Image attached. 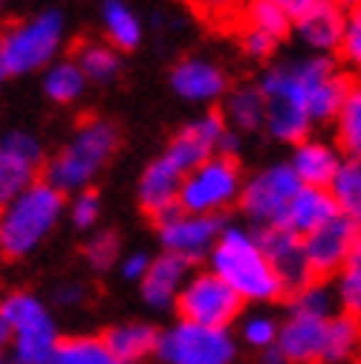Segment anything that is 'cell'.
<instances>
[{
  "label": "cell",
  "mask_w": 361,
  "mask_h": 364,
  "mask_svg": "<svg viewBox=\"0 0 361 364\" xmlns=\"http://www.w3.org/2000/svg\"><path fill=\"white\" fill-rule=\"evenodd\" d=\"M208 266L225 287L235 289L243 304H269L284 295V284L263 255L257 232L246 229V225H222L208 255Z\"/></svg>",
  "instance_id": "obj_1"
},
{
  "label": "cell",
  "mask_w": 361,
  "mask_h": 364,
  "mask_svg": "<svg viewBox=\"0 0 361 364\" xmlns=\"http://www.w3.org/2000/svg\"><path fill=\"white\" fill-rule=\"evenodd\" d=\"M64 214V194L47 179H35L15 200L0 208V255L18 260L32 255L53 235Z\"/></svg>",
  "instance_id": "obj_2"
},
{
  "label": "cell",
  "mask_w": 361,
  "mask_h": 364,
  "mask_svg": "<svg viewBox=\"0 0 361 364\" xmlns=\"http://www.w3.org/2000/svg\"><path fill=\"white\" fill-rule=\"evenodd\" d=\"M119 145V133L104 119L84 122L72 139L50 159L47 165V182L61 194H81L93 186V179L102 173V168L110 162L113 151Z\"/></svg>",
  "instance_id": "obj_3"
},
{
  "label": "cell",
  "mask_w": 361,
  "mask_h": 364,
  "mask_svg": "<svg viewBox=\"0 0 361 364\" xmlns=\"http://www.w3.org/2000/svg\"><path fill=\"white\" fill-rule=\"evenodd\" d=\"M64 47V18L55 9L38 12L26 21L12 23L0 32V70L12 75H26L55 64Z\"/></svg>",
  "instance_id": "obj_4"
},
{
  "label": "cell",
  "mask_w": 361,
  "mask_h": 364,
  "mask_svg": "<svg viewBox=\"0 0 361 364\" xmlns=\"http://www.w3.org/2000/svg\"><path fill=\"white\" fill-rule=\"evenodd\" d=\"M0 318L9 330L12 364H53L61 344L50 309L32 292H12L0 301Z\"/></svg>",
  "instance_id": "obj_5"
},
{
  "label": "cell",
  "mask_w": 361,
  "mask_h": 364,
  "mask_svg": "<svg viewBox=\"0 0 361 364\" xmlns=\"http://www.w3.org/2000/svg\"><path fill=\"white\" fill-rule=\"evenodd\" d=\"M260 93L266 102V130L272 139L278 142H289L292 148L298 142L306 139V133L312 127L309 119V107H306V96L301 78L295 73V64H275L269 67L260 78Z\"/></svg>",
  "instance_id": "obj_6"
},
{
  "label": "cell",
  "mask_w": 361,
  "mask_h": 364,
  "mask_svg": "<svg viewBox=\"0 0 361 364\" xmlns=\"http://www.w3.org/2000/svg\"><path fill=\"white\" fill-rule=\"evenodd\" d=\"M243 191V171L235 156H211L191 173H185L183 188H179V211L220 217L229 205L240 203Z\"/></svg>",
  "instance_id": "obj_7"
},
{
  "label": "cell",
  "mask_w": 361,
  "mask_h": 364,
  "mask_svg": "<svg viewBox=\"0 0 361 364\" xmlns=\"http://www.w3.org/2000/svg\"><path fill=\"white\" fill-rule=\"evenodd\" d=\"M156 358L159 364H235L237 341L222 327L176 321L159 333Z\"/></svg>",
  "instance_id": "obj_8"
},
{
  "label": "cell",
  "mask_w": 361,
  "mask_h": 364,
  "mask_svg": "<svg viewBox=\"0 0 361 364\" xmlns=\"http://www.w3.org/2000/svg\"><path fill=\"white\" fill-rule=\"evenodd\" d=\"M298 191L301 182L289 165H269L243 179L240 208L257 229H275L284 223V214Z\"/></svg>",
  "instance_id": "obj_9"
},
{
  "label": "cell",
  "mask_w": 361,
  "mask_h": 364,
  "mask_svg": "<svg viewBox=\"0 0 361 364\" xmlns=\"http://www.w3.org/2000/svg\"><path fill=\"white\" fill-rule=\"evenodd\" d=\"M235 151H237V133L225 127L222 116L205 113V116L188 122L183 130H179L162 156L176 171L191 173L194 168H200L211 156H220V154L235 156Z\"/></svg>",
  "instance_id": "obj_10"
},
{
  "label": "cell",
  "mask_w": 361,
  "mask_h": 364,
  "mask_svg": "<svg viewBox=\"0 0 361 364\" xmlns=\"http://www.w3.org/2000/svg\"><path fill=\"white\" fill-rule=\"evenodd\" d=\"M173 306L179 312V321L229 330V324L243 309V301L235 295L232 287H225L214 272H197V275H191L185 281Z\"/></svg>",
  "instance_id": "obj_11"
},
{
  "label": "cell",
  "mask_w": 361,
  "mask_h": 364,
  "mask_svg": "<svg viewBox=\"0 0 361 364\" xmlns=\"http://www.w3.org/2000/svg\"><path fill=\"white\" fill-rule=\"evenodd\" d=\"M292 64H295V73H298L301 87H303L312 124L335 119L347 93H350L347 75H341L338 67L327 55H312V58H301Z\"/></svg>",
  "instance_id": "obj_12"
},
{
  "label": "cell",
  "mask_w": 361,
  "mask_h": 364,
  "mask_svg": "<svg viewBox=\"0 0 361 364\" xmlns=\"http://www.w3.org/2000/svg\"><path fill=\"white\" fill-rule=\"evenodd\" d=\"M156 225H159V243L165 255L194 263L211 255L225 223L220 217H203V214H188L176 208L168 217H162Z\"/></svg>",
  "instance_id": "obj_13"
},
{
  "label": "cell",
  "mask_w": 361,
  "mask_h": 364,
  "mask_svg": "<svg viewBox=\"0 0 361 364\" xmlns=\"http://www.w3.org/2000/svg\"><path fill=\"white\" fill-rule=\"evenodd\" d=\"M292 29L315 53H333L341 47L347 9L330 0H284Z\"/></svg>",
  "instance_id": "obj_14"
},
{
  "label": "cell",
  "mask_w": 361,
  "mask_h": 364,
  "mask_svg": "<svg viewBox=\"0 0 361 364\" xmlns=\"http://www.w3.org/2000/svg\"><path fill=\"white\" fill-rule=\"evenodd\" d=\"M358 237H361V225L350 223L341 214L333 223H327L324 229L303 237L301 243H303V255H306V266L312 272V278L324 281V278L338 275L352 246L358 243Z\"/></svg>",
  "instance_id": "obj_15"
},
{
  "label": "cell",
  "mask_w": 361,
  "mask_h": 364,
  "mask_svg": "<svg viewBox=\"0 0 361 364\" xmlns=\"http://www.w3.org/2000/svg\"><path fill=\"white\" fill-rule=\"evenodd\" d=\"M41 165L43 148L32 133L12 130L0 139V208L32 186Z\"/></svg>",
  "instance_id": "obj_16"
},
{
  "label": "cell",
  "mask_w": 361,
  "mask_h": 364,
  "mask_svg": "<svg viewBox=\"0 0 361 364\" xmlns=\"http://www.w3.org/2000/svg\"><path fill=\"white\" fill-rule=\"evenodd\" d=\"M330 318H312L301 312H289L278 330V341L272 347V358L284 364H321L324 338Z\"/></svg>",
  "instance_id": "obj_17"
},
{
  "label": "cell",
  "mask_w": 361,
  "mask_h": 364,
  "mask_svg": "<svg viewBox=\"0 0 361 364\" xmlns=\"http://www.w3.org/2000/svg\"><path fill=\"white\" fill-rule=\"evenodd\" d=\"M257 237H260L263 255L269 257V263H272V269H275L278 281L284 284V292H298V289H303L306 284L315 281L309 266H306L301 237L281 229V225H275V229H260Z\"/></svg>",
  "instance_id": "obj_18"
},
{
  "label": "cell",
  "mask_w": 361,
  "mask_h": 364,
  "mask_svg": "<svg viewBox=\"0 0 361 364\" xmlns=\"http://www.w3.org/2000/svg\"><path fill=\"white\" fill-rule=\"evenodd\" d=\"M171 87L179 99L208 105L229 93L225 73L208 58H183L171 73Z\"/></svg>",
  "instance_id": "obj_19"
},
{
  "label": "cell",
  "mask_w": 361,
  "mask_h": 364,
  "mask_svg": "<svg viewBox=\"0 0 361 364\" xmlns=\"http://www.w3.org/2000/svg\"><path fill=\"white\" fill-rule=\"evenodd\" d=\"M183 179H185V173L176 171L165 156L153 159L145 168L142 179H139V205L145 208V214H151L159 223L162 217H168L171 211H176Z\"/></svg>",
  "instance_id": "obj_20"
},
{
  "label": "cell",
  "mask_w": 361,
  "mask_h": 364,
  "mask_svg": "<svg viewBox=\"0 0 361 364\" xmlns=\"http://www.w3.org/2000/svg\"><path fill=\"white\" fill-rule=\"evenodd\" d=\"M303 188H330L335 171L341 168V151L321 139H303L292 148L286 162Z\"/></svg>",
  "instance_id": "obj_21"
},
{
  "label": "cell",
  "mask_w": 361,
  "mask_h": 364,
  "mask_svg": "<svg viewBox=\"0 0 361 364\" xmlns=\"http://www.w3.org/2000/svg\"><path fill=\"white\" fill-rule=\"evenodd\" d=\"M338 217V208L330 197L327 188H303L292 197L286 214H284V223H281V229L292 232L295 237H309L312 232H318L324 229L327 223H333Z\"/></svg>",
  "instance_id": "obj_22"
},
{
  "label": "cell",
  "mask_w": 361,
  "mask_h": 364,
  "mask_svg": "<svg viewBox=\"0 0 361 364\" xmlns=\"http://www.w3.org/2000/svg\"><path fill=\"white\" fill-rule=\"evenodd\" d=\"M188 269L191 263L179 260L173 255H159L151 260V269L145 272V278L139 281L142 289V301L153 309H168L176 304L179 292H183L185 281H188Z\"/></svg>",
  "instance_id": "obj_23"
},
{
  "label": "cell",
  "mask_w": 361,
  "mask_h": 364,
  "mask_svg": "<svg viewBox=\"0 0 361 364\" xmlns=\"http://www.w3.org/2000/svg\"><path fill=\"white\" fill-rule=\"evenodd\" d=\"M222 122L235 133H249L266 124V102L260 87L243 84L235 87L232 93H225V105H222Z\"/></svg>",
  "instance_id": "obj_24"
},
{
  "label": "cell",
  "mask_w": 361,
  "mask_h": 364,
  "mask_svg": "<svg viewBox=\"0 0 361 364\" xmlns=\"http://www.w3.org/2000/svg\"><path fill=\"white\" fill-rule=\"evenodd\" d=\"M102 338L127 364H139L142 358L156 355V344H159V333L142 321H127V324L110 327Z\"/></svg>",
  "instance_id": "obj_25"
},
{
  "label": "cell",
  "mask_w": 361,
  "mask_h": 364,
  "mask_svg": "<svg viewBox=\"0 0 361 364\" xmlns=\"http://www.w3.org/2000/svg\"><path fill=\"white\" fill-rule=\"evenodd\" d=\"M361 353V321L335 312L327 324V338H324V358L321 364H344L352 361Z\"/></svg>",
  "instance_id": "obj_26"
},
{
  "label": "cell",
  "mask_w": 361,
  "mask_h": 364,
  "mask_svg": "<svg viewBox=\"0 0 361 364\" xmlns=\"http://www.w3.org/2000/svg\"><path fill=\"white\" fill-rule=\"evenodd\" d=\"M327 191L338 214L361 225V162L358 159H341V168L335 171Z\"/></svg>",
  "instance_id": "obj_27"
},
{
  "label": "cell",
  "mask_w": 361,
  "mask_h": 364,
  "mask_svg": "<svg viewBox=\"0 0 361 364\" xmlns=\"http://www.w3.org/2000/svg\"><path fill=\"white\" fill-rule=\"evenodd\" d=\"M87 90V78L81 73V67L75 64V58H64L55 61L43 70V93L47 99H53L55 105H72L84 96Z\"/></svg>",
  "instance_id": "obj_28"
},
{
  "label": "cell",
  "mask_w": 361,
  "mask_h": 364,
  "mask_svg": "<svg viewBox=\"0 0 361 364\" xmlns=\"http://www.w3.org/2000/svg\"><path fill=\"white\" fill-rule=\"evenodd\" d=\"M102 21H104V32H107V38H110V43L116 50H136L142 43V35H145L142 18L127 4H119V0L104 4Z\"/></svg>",
  "instance_id": "obj_29"
},
{
  "label": "cell",
  "mask_w": 361,
  "mask_h": 364,
  "mask_svg": "<svg viewBox=\"0 0 361 364\" xmlns=\"http://www.w3.org/2000/svg\"><path fill=\"white\" fill-rule=\"evenodd\" d=\"M333 122H335L338 151H344L347 159L361 162V84H350V93Z\"/></svg>",
  "instance_id": "obj_30"
},
{
  "label": "cell",
  "mask_w": 361,
  "mask_h": 364,
  "mask_svg": "<svg viewBox=\"0 0 361 364\" xmlns=\"http://www.w3.org/2000/svg\"><path fill=\"white\" fill-rule=\"evenodd\" d=\"M53 364H127V361H122L104 344V338L75 336V338H61Z\"/></svg>",
  "instance_id": "obj_31"
},
{
  "label": "cell",
  "mask_w": 361,
  "mask_h": 364,
  "mask_svg": "<svg viewBox=\"0 0 361 364\" xmlns=\"http://www.w3.org/2000/svg\"><path fill=\"white\" fill-rule=\"evenodd\" d=\"M333 292H335V304L341 306V312L361 321V237L352 246L350 257L344 260L341 272L335 275Z\"/></svg>",
  "instance_id": "obj_32"
},
{
  "label": "cell",
  "mask_w": 361,
  "mask_h": 364,
  "mask_svg": "<svg viewBox=\"0 0 361 364\" xmlns=\"http://www.w3.org/2000/svg\"><path fill=\"white\" fill-rule=\"evenodd\" d=\"M75 64L81 67L87 81H113L122 70L119 53L113 47H107V43H93V41L78 47Z\"/></svg>",
  "instance_id": "obj_33"
},
{
  "label": "cell",
  "mask_w": 361,
  "mask_h": 364,
  "mask_svg": "<svg viewBox=\"0 0 361 364\" xmlns=\"http://www.w3.org/2000/svg\"><path fill=\"white\" fill-rule=\"evenodd\" d=\"M246 26L269 35L272 41H281L292 29V21L284 0H257L246 6Z\"/></svg>",
  "instance_id": "obj_34"
},
{
  "label": "cell",
  "mask_w": 361,
  "mask_h": 364,
  "mask_svg": "<svg viewBox=\"0 0 361 364\" xmlns=\"http://www.w3.org/2000/svg\"><path fill=\"white\" fill-rule=\"evenodd\" d=\"M335 292L327 281H312L303 289L292 292L289 301V312H301V315H312V318H333L335 315Z\"/></svg>",
  "instance_id": "obj_35"
},
{
  "label": "cell",
  "mask_w": 361,
  "mask_h": 364,
  "mask_svg": "<svg viewBox=\"0 0 361 364\" xmlns=\"http://www.w3.org/2000/svg\"><path fill=\"white\" fill-rule=\"evenodd\" d=\"M281 324L269 312H252L243 321V341L254 350H272L278 341Z\"/></svg>",
  "instance_id": "obj_36"
},
{
  "label": "cell",
  "mask_w": 361,
  "mask_h": 364,
  "mask_svg": "<svg viewBox=\"0 0 361 364\" xmlns=\"http://www.w3.org/2000/svg\"><path fill=\"white\" fill-rule=\"evenodd\" d=\"M84 257L96 272H107L119 257V237L113 232H96L84 246Z\"/></svg>",
  "instance_id": "obj_37"
},
{
  "label": "cell",
  "mask_w": 361,
  "mask_h": 364,
  "mask_svg": "<svg viewBox=\"0 0 361 364\" xmlns=\"http://www.w3.org/2000/svg\"><path fill=\"white\" fill-rule=\"evenodd\" d=\"M99 217H102V200H99L96 191L87 188V191H81V194L72 197V203H70V220H72L75 229L90 232L93 225H99Z\"/></svg>",
  "instance_id": "obj_38"
},
{
  "label": "cell",
  "mask_w": 361,
  "mask_h": 364,
  "mask_svg": "<svg viewBox=\"0 0 361 364\" xmlns=\"http://www.w3.org/2000/svg\"><path fill=\"white\" fill-rule=\"evenodd\" d=\"M341 55L344 61L361 73V4L347 9V23H344V38H341Z\"/></svg>",
  "instance_id": "obj_39"
},
{
  "label": "cell",
  "mask_w": 361,
  "mask_h": 364,
  "mask_svg": "<svg viewBox=\"0 0 361 364\" xmlns=\"http://www.w3.org/2000/svg\"><path fill=\"white\" fill-rule=\"evenodd\" d=\"M243 50H246V55H252V58H269L275 53V47H278V41H272L269 35H263V32H257V29H243Z\"/></svg>",
  "instance_id": "obj_40"
},
{
  "label": "cell",
  "mask_w": 361,
  "mask_h": 364,
  "mask_svg": "<svg viewBox=\"0 0 361 364\" xmlns=\"http://www.w3.org/2000/svg\"><path fill=\"white\" fill-rule=\"evenodd\" d=\"M151 260L153 257H148L145 252H133V255H127L124 260H122V266H119V272H122V278L124 281H142L145 278V272L151 269Z\"/></svg>",
  "instance_id": "obj_41"
},
{
  "label": "cell",
  "mask_w": 361,
  "mask_h": 364,
  "mask_svg": "<svg viewBox=\"0 0 361 364\" xmlns=\"http://www.w3.org/2000/svg\"><path fill=\"white\" fill-rule=\"evenodd\" d=\"M81 295H84V289H81L78 284H72V287H61L55 298H58V304L70 306V304H78V301H81Z\"/></svg>",
  "instance_id": "obj_42"
},
{
  "label": "cell",
  "mask_w": 361,
  "mask_h": 364,
  "mask_svg": "<svg viewBox=\"0 0 361 364\" xmlns=\"http://www.w3.org/2000/svg\"><path fill=\"white\" fill-rule=\"evenodd\" d=\"M4 350H9V330L4 324V318H0V355H4Z\"/></svg>",
  "instance_id": "obj_43"
},
{
  "label": "cell",
  "mask_w": 361,
  "mask_h": 364,
  "mask_svg": "<svg viewBox=\"0 0 361 364\" xmlns=\"http://www.w3.org/2000/svg\"><path fill=\"white\" fill-rule=\"evenodd\" d=\"M4 81H6V73H4V70H0V84H4Z\"/></svg>",
  "instance_id": "obj_44"
},
{
  "label": "cell",
  "mask_w": 361,
  "mask_h": 364,
  "mask_svg": "<svg viewBox=\"0 0 361 364\" xmlns=\"http://www.w3.org/2000/svg\"><path fill=\"white\" fill-rule=\"evenodd\" d=\"M0 364H4V361H0Z\"/></svg>",
  "instance_id": "obj_45"
}]
</instances>
